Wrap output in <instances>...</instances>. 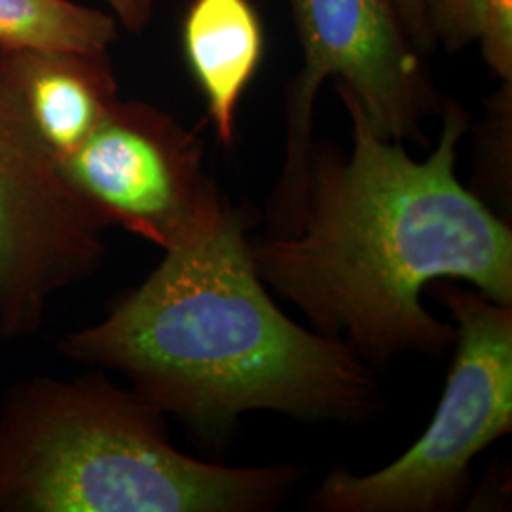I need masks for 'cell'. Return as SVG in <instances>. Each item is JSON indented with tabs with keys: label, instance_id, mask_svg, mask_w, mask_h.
Here are the masks:
<instances>
[{
	"label": "cell",
	"instance_id": "cell-9",
	"mask_svg": "<svg viewBox=\"0 0 512 512\" xmlns=\"http://www.w3.org/2000/svg\"><path fill=\"white\" fill-rule=\"evenodd\" d=\"M181 40L215 133L230 147L236 139L241 97L264 61L262 19L251 0H190Z\"/></svg>",
	"mask_w": 512,
	"mask_h": 512
},
{
	"label": "cell",
	"instance_id": "cell-13",
	"mask_svg": "<svg viewBox=\"0 0 512 512\" xmlns=\"http://www.w3.org/2000/svg\"><path fill=\"white\" fill-rule=\"evenodd\" d=\"M399 16L403 19L404 27L412 38L414 46L421 54H429L435 50L433 38L429 35L427 23H425V12H423V0H395Z\"/></svg>",
	"mask_w": 512,
	"mask_h": 512
},
{
	"label": "cell",
	"instance_id": "cell-7",
	"mask_svg": "<svg viewBox=\"0 0 512 512\" xmlns=\"http://www.w3.org/2000/svg\"><path fill=\"white\" fill-rule=\"evenodd\" d=\"M203 156L200 137L171 114L118 99L61 167L109 226L167 251L211 230L228 209Z\"/></svg>",
	"mask_w": 512,
	"mask_h": 512
},
{
	"label": "cell",
	"instance_id": "cell-10",
	"mask_svg": "<svg viewBox=\"0 0 512 512\" xmlns=\"http://www.w3.org/2000/svg\"><path fill=\"white\" fill-rule=\"evenodd\" d=\"M118 21L71 0H0V48L109 52Z\"/></svg>",
	"mask_w": 512,
	"mask_h": 512
},
{
	"label": "cell",
	"instance_id": "cell-2",
	"mask_svg": "<svg viewBox=\"0 0 512 512\" xmlns=\"http://www.w3.org/2000/svg\"><path fill=\"white\" fill-rule=\"evenodd\" d=\"M57 349L124 374L139 397L209 439L256 410L357 421L382 406L374 368L277 308L256 274L245 219L230 207L211 230L167 249L139 287Z\"/></svg>",
	"mask_w": 512,
	"mask_h": 512
},
{
	"label": "cell",
	"instance_id": "cell-11",
	"mask_svg": "<svg viewBox=\"0 0 512 512\" xmlns=\"http://www.w3.org/2000/svg\"><path fill=\"white\" fill-rule=\"evenodd\" d=\"M433 44L448 52L478 44L490 71L512 80V0H423Z\"/></svg>",
	"mask_w": 512,
	"mask_h": 512
},
{
	"label": "cell",
	"instance_id": "cell-12",
	"mask_svg": "<svg viewBox=\"0 0 512 512\" xmlns=\"http://www.w3.org/2000/svg\"><path fill=\"white\" fill-rule=\"evenodd\" d=\"M116 21L133 35L143 33L154 18L158 0H105Z\"/></svg>",
	"mask_w": 512,
	"mask_h": 512
},
{
	"label": "cell",
	"instance_id": "cell-5",
	"mask_svg": "<svg viewBox=\"0 0 512 512\" xmlns=\"http://www.w3.org/2000/svg\"><path fill=\"white\" fill-rule=\"evenodd\" d=\"M302 50V69L287 92L285 164L268 219L291 226L304 207L313 109L321 86L334 80L387 141L423 145L421 122L440 112L439 95L423 54L399 16L395 0H283Z\"/></svg>",
	"mask_w": 512,
	"mask_h": 512
},
{
	"label": "cell",
	"instance_id": "cell-1",
	"mask_svg": "<svg viewBox=\"0 0 512 512\" xmlns=\"http://www.w3.org/2000/svg\"><path fill=\"white\" fill-rule=\"evenodd\" d=\"M338 95L351 152L313 147L296 230L249 241L256 274L311 330L342 340L370 368L406 353L439 355L456 329L423 306L431 283L467 281L512 306L511 226L456 175L469 114L448 103L437 147L414 160L404 143L374 133L348 93Z\"/></svg>",
	"mask_w": 512,
	"mask_h": 512
},
{
	"label": "cell",
	"instance_id": "cell-8",
	"mask_svg": "<svg viewBox=\"0 0 512 512\" xmlns=\"http://www.w3.org/2000/svg\"><path fill=\"white\" fill-rule=\"evenodd\" d=\"M0 50L33 124L59 162L118 101L109 52Z\"/></svg>",
	"mask_w": 512,
	"mask_h": 512
},
{
	"label": "cell",
	"instance_id": "cell-3",
	"mask_svg": "<svg viewBox=\"0 0 512 512\" xmlns=\"http://www.w3.org/2000/svg\"><path fill=\"white\" fill-rule=\"evenodd\" d=\"M296 480L186 456L158 408L99 374L27 378L0 401V512H264Z\"/></svg>",
	"mask_w": 512,
	"mask_h": 512
},
{
	"label": "cell",
	"instance_id": "cell-4",
	"mask_svg": "<svg viewBox=\"0 0 512 512\" xmlns=\"http://www.w3.org/2000/svg\"><path fill=\"white\" fill-rule=\"evenodd\" d=\"M437 296L456 323V351L433 420L384 469L330 473L311 495V511H448L465 492L471 463L511 433L512 306L454 285Z\"/></svg>",
	"mask_w": 512,
	"mask_h": 512
},
{
	"label": "cell",
	"instance_id": "cell-6",
	"mask_svg": "<svg viewBox=\"0 0 512 512\" xmlns=\"http://www.w3.org/2000/svg\"><path fill=\"white\" fill-rule=\"evenodd\" d=\"M107 228L40 137L0 50V338L42 329L55 296L103 264Z\"/></svg>",
	"mask_w": 512,
	"mask_h": 512
}]
</instances>
